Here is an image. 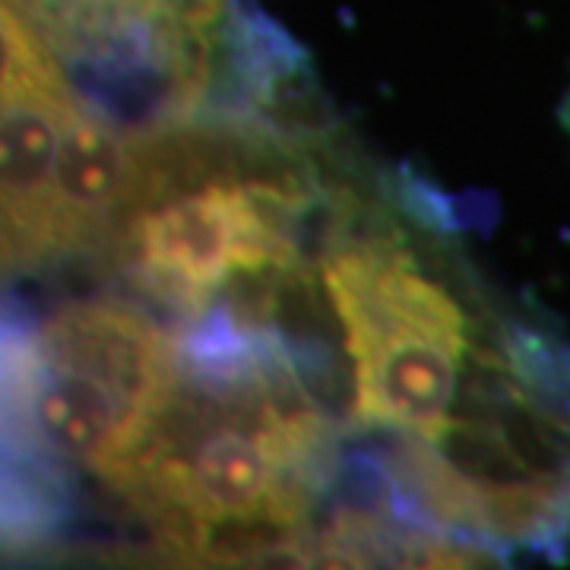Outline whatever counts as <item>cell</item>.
I'll return each instance as SVG.
<instances>
[{"instance_id":"cell-3","label":"cell","mask_w":570,"mask_h":570,"mask_svg":"<svg viewBox=\"0 0 570 570\" xmlns=\"http://www.w3.org/2000/svg\"><path fill=\"white\" fill-rule=\"evenodd\" d=\"M77 102L39 29L3 3V266L55 257V171Z\"/></svg>"},{"instance_id":"cell-2","label":"cell","mask_w":570,"mask_h":570,"mask_svg":"<svg viewBox=\"0 0 570 570\" xmlns=\"http://www.w3.org/2000/svg\"><path fill=\"white\" fill-rule=\"evenodd\" d=\"M118 245L156 302L200 321L235 273H279L298 266L247 197L242 178H204L134 206Z\"/></svg>"},{"instance_id":"cell-4","label":"cell","mask_w":570,"mask_h":570,"mask_svg":"<svg viewBox=\"0 0 570 570\" xmlns=\"http://www.w3.org/2000/svg\"><path fill=\"white\" fill-rule=\"evenodd\" d=\"M140 168L137 137L121 134L99 108L77 99L61 130L55 171V247L58 254L115 235Z\"/></svg>"},{"instance_id":"cell-1","label":"cell","mask_w":570,"mask_h":570,"mask_svg":"<svg viewBox=\"0 0 570 570\" xmlns=\"http://www.w3.org/2000/svg\"><path fill=\"white\" fill-rule=\"evenodd\" d=\"M321 283L352 358L348 422L434 434L456 403L472 343L463 307L381 238L330 247Z\"/></svg>"}]
</instances>
